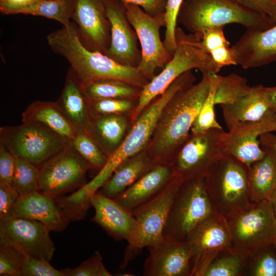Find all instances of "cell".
Here are the masks:
<instances>
[{
    "label": "cell",
    "instance_id": "681fc988",
    "mask_svg": "<svg viewBox=\"0 0 276 276\" xmlns=\"http://www.w3.org/2000/svg\"><path fill=\"white\" fill-rule=\"evenodd\" d=\"M259 140L261 147L272 150L276 158V134L266 132L260 135Z\"/></svg>",
    "mask_w": 276,
    "mask_h": 276
},
{
    "label": "cell",
    "instance_id": "4fadbf2b",
    "mask_svg": "<svg viewBox=\"0 0 276 276\" xmlns=\"http://www.w3.org/2000/svg\"><path fill=\"white\" fill-rule=\"evenodd\" d=\"M187 241L192 246L191 276H204L212 262L222 252L232 250L226 217L216 213L200 222Z\"/></svg>",
    "mask_w": 276,
    "mask_h": 276
},
{
    "label": "cell",
    "instance_id": "7402d4cb",
    "mask_svg": "<svg viewBox=\"0 0 276 276\" xmlns=\"http://www.w3.org/2000/svg\"><path fill=\"white\" fill-rule=\"evenodd\" d=\"M8 215L39 221L54 232L63 231L70 222L55 199L38 191L19 196Z\"/></svg>",
    "mask_w": 276,
    "mask_h": 276
},
{
    "label": "cell",
    "instance_id": "4316f807",
    "mask_svg": "<svg viewBox=\"0 0 276 276\" xmlns=\"http://www.w3.org/2000/svg\"><path fill=\"white\" fill-rule=\"evenodd\" d=\"M22 123H38L56 132L68 142L76 131L59 108L56 102L35 101L22 112Z\"/></svg>",
    "mask_w": 276,
    "mask_h": 276
},
{
    "label": "cell",
    "instance_id": "52a82bcc",
    "mask_svg": "<svg viewBox=\"0 0 276 276\" xmlns=\"http://www.w3.org/2000/svg\"><path fill=\"white\" fill-rule=\"evenodd\" d=\"M230 230L232 250L249 259L276 239V216L269 198L226 216Z\"/></svg>",
    "mask_w": 276,
    "mask_h": 276
},
{
    "label": "cell",
    "instance_id": "5bb4252c",
    "mask_svg": "<svg viewBox=\"0 0 276 276\" xmlns=\"http://www.w3.org/2000/svg\"><path fill=\"white\" fill-rule=\"evenodd\" d=\"M223 131L213 129L189 136L172 164L174 171L184 181L204 178L224 154L220 145Z\"/></svg>",
    "mask_w": 276,
    "mask_h": 276
},
{
    "label": "cell",
    "instance_id": "8992f818",
    "mask_svg": "<svg viewBox=\"0 0 276 276\" xmlns=\"http://www.w3.org/2000/svg\"><path fill=\"white\" fill-rule=\"evenodd\" d=\"M183 181V178L175 172L157 194L131 212L135 219V228L127 241L121 268H125L144 248L162 237L173 201Z\"/></svg>",
    "mask_w": 276,
    "mask_h": 276
},
{
    "label": "cell",
    "instance_id": "cb8c5ba5",
    "mask_svg": "<svg viewBox=\"0 0 276 276\" xmlns=\"http://www.w3.org/2000/svg\"><path fill=\"white\" fill-rule=\"evenodd\" d=\"M56 102L77 132L86 131L93 117L81 81L71 68L61 94Z\"/></svg>",
    "mask_w": 276,
    "mask_h": 276
},
{
    "label": "cell",
    "instance_id": "d590c367",
    "mask_svg": "<svg viewBox=\"0 0 276 276\" xmlns=\"http://www.w3.org/2000/svg\"><path fill=\"white\" fill-rule=\"evenodd\" d=\"M70 142L90 165L91 169L100 171L106 163L108 156L86 132H77Z\"/></svg>",
    "mask_w": 276,
    "mask_h": 276
},
{
    "label": "cell",
    "instance_id": "7c38bea8",
    "mask_svg": "<svg viewBox=\"0 0 276 276\" xmlns=\"http://www.w3.org/2000/svg\"><path fill=\"white\" fill-rule=\"evenodd\" d=\"M128 19L134 29L141 48L142 59L137 69L151 80L157 68H164L172 57L165 48L160 29L165 27V13L152 16L140 7L124 3Z\"/></svg>",
    "mask_w": 276,
    "mask_h": 276
},
{
    "label": "cell",
    "instance_id": "9a60e30c",
    "mask_svg": "<svg viewBox=\"0 0 276 276\" xmlns=\"http://www.w3.org/2000/svg\"><path fill=\"white\" fill-rule=\"evenodd\" d=\"M42 223L10 215L0 219V245L14 246L27 256L49 262L55 247Z\"/></svg>",
    "mask_w": 276,
    "mask_h": 276
},
{
    "label": "cell",
    "instance_id": "83f0119b",
    "mask_svg": "<svg viewBox=\"0 0 276 276\" xmlns=\"http://www.w3.org/2000/svg\"><path fill=\"white\" fill-rule=\"evenodd\" d=\"M126 127L127 122L121 114H107L93 118L85 132L108 157L122 142Z\"/></svg>",
    "mask_w": 276,
    "mask_h": 276
},
{
    "label": "cell",
    "instance_id": "30bf717a",
    "mask_svg": "<svg viewBox=\"0 0 276 276\" xmlns=\"http://www.w3.org/2000/svg\"><path fill=\"white\" fill-rule=\"evenodd\" d=\"M216 213L206 193L204 178L185 180L173 201L164 233L187 241L200 222Z\"/></svg>",
    "mask_w": 276,
    "mask_h": 276
},
{
    "label": "cell",
    "instance_id": "e0dca14e",
    "mask_svg": "<svg viewBox=\"0 0 276 276\" xmlns=\"http://www.w3.org/2000/svg\"><path fill=\"white\" fill-rule=\"evenodd\" d=\"M149 256L144 265L145 276H191L192 246L164 233L147 247Z\"/></svg>",
    "mask_w": 276,
    "mask_h": 276
},
{
    "label": "cell",
    "instance_id": "44dd1931",
    "mask_svg": "<svg viewBox=\"0 0 276 276\" xmlns=\"http://www.w3.org/2000/svg\"><path fill=\"white\" fill-rule=\"evenodd\" d=\"M95 213L92 221L116 240L127 242L133 233L136 221L132 213L116 200L104 196L99 190L90 199Z\"/></svg>",
    "mask_w": 276,
    "mask_h": 276
},
{
    "label": "cell",
    "instance_id": "f5cc1de1",
    "mask_svg": "<svg viewBox=\"0 0 276 276\" xmlns=\"http://www.w3.org/2000/svg\"><path fill=\"white\" fill-rule=\"evenodd\" d=\"M272 245H273L274 248L275 249V250L276 251V239H275L274 241L273 242V243L272 244Z\"/></svg>",
    "mask_w": 276,
    "mask_h": 276
},
{
    "label": "cell",
    "instance_id": "ab89813d",
    "mask_svg": "<svg viewBox=\"0 0 276 276\" xmlns=\"http://www.w3.org/2000/svg\"><path fill=\"white\" fill-rule=\"evenodd\" d=\"M183 0H167L165 12V34L163 40L164 45L173 56L176 48L175 31L177 27V17Z\"/></svg>",
    "mask_w": 276,
    "mask_h": 276
},
{
    "label": "cell",
    "instance_id": "ba28073f",
    "mask_svg": "<svg viewBox=\"0 0 276 276\" xmlns=\"http://www.w3.org/2000/svg\"><path fill=\"white\" fill-rule=\"evenodd\" d=\"M206 193L216 212L226 216L248 206L250 198L248 168L224 154L204 176Z\"/></svg>",
    "mask_w": 276,
    "mask_h": 276
},
{
    "label": "cell",
    "instance_id": "484cf974",
    "mask_svg": "<svg viewBox=\"0 0 276 276\" xmlns=\"http://www.w3.org/2000/svg\"><path fill=\"white\" fill-rule=\"evenodd\" d=\"M155 165L144 155L133 156L119 166L99 190L114 199Z\"/></svg>",
    "mask_w": 276,
    "mask_h": 276
},
{
    "label": "cell",
    "instance_id": "7bdbcfd3",
    "mask_svg": "<svg viewBox=\"0 0 276 276\" xmlns=\"http://www.w3.org/2000/svg\"><path fill=\"white\" fill-rule=\"evenodd\" d=\"M223 29L224 27L206 28L199 34L201 36L202 45L208 54L221 47L230 45Z\"/></svg>",
    "mask_w": 276,
    "mask_h": 276
},
{
    "label": "cell",
    "instance_id": "603a6c76",
    "mask_svg": "<svg viewBox=\"0 0 276 276\" xmlns=\"http://www.w3.org/2000/svg\"><path fill=\"white\" fill-rule=\"evenodd\" d=\"M174 173L171 165H156L114 199L131 212L157 194Z\"/></svg>",
    "mask_w": 276,
    "mask_h": 276
},
{
    "label": "cell",
    "instance_id": "ffe728a7",
    "mask_svg": "<svg viewBox=\"0 0 276 276\" xmlns=\"http://www.w3.org/2000/svg\"><path fill=\"white\" fill-rule=\"evenodd\" d=\"M236 65L244 69L276 61V23L265 30L247 29L231 47Z\"/></svg>",
    "mask_w": 276,
    "mask_h": 276
},
{
    "label": "cell",
    "instance_id": "bcb514c9",
    "mask_svg": "<svg viewBox=\"0 0 276 276\" xmlns=\"http://www.w3.org/2000/svg\"><path fill=\"white\" fill-rule=\"evenodd\" d=\"M19 195L12 185L0 183V219L8 215Z\"/></svg>",
    "mask_w": 276,
    "mask_h": 276
},
{
    "label": "cell",
    "instance_id": "d4e9b609",
    "mask_svg": "<svg viewBox=\"0 0 276 276\" xmlns=\"http://www.w3.org/2000/svg\"><path fill=\"white\" fill-rule=\"evenodd\" d=\"M264 87L262 85L250 87L237 101L221 105L228 130L240 123L259 121L272 111L265 97Z\"/></svg>",
    "mask_w": 276,
    "mask_h": 276
},
{
    "label": "cell",
    "instance_id": "f35d334b",
    "mask_svg": "<svg viewBox=\"0 0 276 276\" xmlns=\"http://www.w3.org/2000/svg\"><path fill=\"white\" fill-rule=\"evenodd\" d=\"M65 276H111L103 263L101 254L96 251L86 260L74 268L62 269Z\"/></svg>",
    "mask_w": 276,
    "mask_h": 276
},
{
    "label": "cell",
    "instance_id": "f907efd6",
    "mask_svg": "<svg viewBox=\"0 0 276 276\" xmlns=\"http://www.w3.org/2000/svg\"><path fill=\"white\" fill-rule=\"evenodd\" d=\"M264 90L270 109L276 112V86L264 87Z\"/></svg>",
    "mask_w": 276,
    "mask_h": 276
},
{
    "label": "cell",
    "instance_id": "3957f363",
    "mask_svg": "<svg viewBox=\"0 0 276 276\" xmlns=\"http://www.w3.org/2000/svg\"><path fill=\"white\" fill-rule=\"evenodd\" d=\"M195 79L191 71L183 74L142 113L125 139L108 157L104 166L91 180L82 187L81 191L85 195L91 197L103 186L119 166L143 148L154 132L166 104L179 90L192 85Z\"/></svg>",
    "mask_w": 276,
    "mask_h": 276
},
{
    "label": "cell",
    "instance_id": "6da1fadb",
    "mask_svg": "<svg viewBox=\"0 0 276 276\" xmlns=\"http://www.w3.org/2000/svg\"><path fill=\"white\" fill-rule=\"evenodd\" d=\"M211 74L202 73L200 81L179 90L164 108L153 140V162L171 165L172 154L189 137V131L210 89Z\"/></svg>",
    "mask_w": 276,
    "mask_h": 276
},
{
    "label": "cell",
    "instance_id": "7a4b0ae2",
    "mask_svg": "<svg viewBox=\"0 0 276 276\" xmlns=\"http://www.w3.org/2000/svg\"><path fill=\"white\" fill-rule=\"evenodd\" d=\"M47 41L55 53L69 62L82 82L113 79L141 88L149 82L137 68L120 64L104 54L87 50L80 41L74 22L50 33Z\"/></svg>",
    "mask_w": 276,
    "mask_h": 276
},
{
    "label": "cell",
    "instance_id": "836d02e7",
    "mask_svg": "<svg viewBox=\"0 0 276 276\" xmlns=\"http://www.w3.org/2000/svg\"><path fill=\"white\" fill-rule=\"evenodd\" d=\"M38 167L29 162L15 157L12 185L20 196L38 191Z\"/></svg>",
    "mask_w": 276,
    "mask_h": 276
},
{
    "label": "cell",
    "instance_id": "60d3db41",
    "mask_svg": "<svg viewBox=\"0 0 276 276\" xmlns=\"http://www.w3.org/2000/svg\"><path fill=\"white\" fill-rule=\"evenodd\" d=\"M269 246L260 249L252 256L255 258L250 268L251 275L276 276V255L268 248Z\"/></svg>",
    "mask_w": 276,
    "mask_h": 276
},
{
    "label": "cell",
    "instance_id": "11a10c76",
    "mask_svg": "<svg viewBox=\"0 0 276 276\" xmlns=\"http://www.w3.org/2000/svg\"><path fill=\"white\" fill-rule=\"evenodd\" d=\"M274 1H275V2H276V0H274Z\"/></svg>",
    "mask_w": 276,
    "mask_h": 276
},
{
    "label": "cell",
    "instance_id": "f1b7e54d",
    "mask_svg": "<svg viewBox=\"0 0 276 276\" xmlns=\"http://www.w3.org/2000/svg\"><path fill=\"white\" fill-rule=\"evenodd\" d=\"M262 148V147H261ZM266 151L264 157L248 168L249 193L252 202L269 198L276 187V158L273 151Z\"/></svg>",
    "mask_w": 276,
    "mask_h": 276
},
{
    "label": "cell",
    "instance_id": "d6986e66",
    "mask_svg": "<svg viewBox=\"0 0 276 276\" xmlns=\"http://www.w3.org/2000/svg\"><path fill=\"white\" fill-rule=\"evenodd\" d=\"M72 19L84 47L106 55L110 44L111 25L103 1L75 0Z\"/></svg>",
    "mask_w": 276,
    "mask_h": 276
},
{
    "label": "cell",
    "instance_id": "7dc6e473",
    "mask_svg": "<svg viewBox=\"0 0 276 276\" xmlns=\"http://www.w3.org/2000/svg\"><path fill=\"white\" fill-rule=\"evenodd\" d=\"M40 0H0V11L6 15L24 14Z\"/></svg>",
    "mask_w": 276,
    "mask_h": 276
},
{
    "label": "cell",
    "instance_id": "74e56055",
    "mask_svg": "<svg viewBox=\"0 0 276 276\" xmlns=\"http://www.w3.org/2000/svg\"><path fill=\"white\" fill-rule=\"evenodd\" d=\"M130 99L111 98L88 100L93 118L103 115L120 114L133 107Z\"/></svg>",
    "mask_w": 276,
    "mask_h": 276
},
{
    "label": "cell",
    "instance_id": "f546056e",
    "mask_svg": "<svg viewBox=\"0 0 276 276\" xmlns=\"http://www.w3.org/2000/svg\"><path fill=\"white\" fill-rule=\"evenodd\" d=\"M81 84L83 93L88 100L139 98L142 89L113 79L81 81Z\"/></svg>",
    "mask_w": 276,
    "mask_h": 276
},
{
    "label": "cell",
    "instance_id": "4dcf8cb0",
    "mask_svg": "<svg viewBox=\"0 0 276 276\" xmlns=\"http://www.w3.org/2000/svg\"><path fill=\"white\" fill-rule=\"evenodd\" d=\"M75 7V0H40L29 8L24 14L45 17L70 27Z\"/></svg>",
    "mask_w": 276,
    "mask_h": 276
},
{
    "label": "cell",
    "instance_id": "2e32d148",
    "mask_svg": "<svg viewBox=\"0 0 276 276\" xmlns=\"http://www.w3.org/2000/svg\"><path fill=\"white\" fill-rule=\"evenodd\" d=\"M275 130L276 112L273 111L259 121L239 123L228 132L222 131V150L224 154L235 157L248 168L266 154L259 143L260 135Z\"/></svg>",
    "mask_w": 276,
    "mask_h": 276
},
{
    "label": "cell",
    "instance_id": "f6af8a7d",
    "mask_svg": "<svg viewBox=\"0 0 276 276\" xmlns=\"http://www.w3.org/2000/svg\"><path fill=\"white\" fill-rule=\"evenodd\" d=\"M252 11L269 16L276 23V2L274 0H234Z\"/></svg>",
    "mask_w": 276,
    "mask_h": 276
},
{
    "label": "cell",
    "instance_id": "d6a6232c",
    "mask_svg": "<svg viewBox=\"0 0 276 276\" xmlns=\"http://www.w3.org/2000/svg\"><path fill=\"white\" fill-rule=\"evenodd\" d=\"M217 85V74H212L209 93L191 129L193 134H200L213 129H223L216 119L214 111V106L216 105L215 95Z\"/></svg>",
    "mask_w": 276,
    "mask_h": 276
},
{
    "label": "cell",
    "instance_id": "8d00e7d4",
    "mask_svg": "<svg viewBox=\"0 0 276 276\" xmlns=\"http://www.w3.org/2000/svg\"><path fill=\"white\" fill-rule=\"evenodd\" d=\"M28 257L14 246L0 245V275L22 276Z\"/></svg>",
    "mask_w": 276,
    "mask_h": 276
},
{
    "label": "cell",
    "instance_id": "5b68a950",
    "mask_svg": "<svg viewBox=\"0 0 276 276\" xmlns=\"http://www.w3.org/2000/svg\"><path fill=\"white\" fill-rule=\"evenodd\" d=\"M192 34L206 28L238 24L247 29L265 30L275 23L268 16L248 9L234 0H183L176 20Z\"/></svg>",
    "mask_w": 276,
    "mask_h": 276
},
{
    "label": "cell",
    "instance_id": "1f68e13d",
    "mask_svg": "<svg viewBox=\"0 0 276 276\" xmlns=\"http://www.w3.org/2000/svg\"><path fill=\"white\" fill-rule=\"evenodd\" d=\"M245 78L237 74L217 75V85L215 95V104H229L244 96L249 89Z\"/></svg>",
    "mask_w": 276,
    "mask_h": 276
},
{
    "label": "cell",
    "instance_id": "e575fe53",
    "mask_svg": "<svg viewBox=\"0 0 276 276\" xmlns=\"http://www.w3.org/2000/svg\"><path fill=\"white\" fill-rule=\"evenodd\" d=\"M248 259L226 251L222 252L211 264L204 276H238L245 269Z\"/></svg>",
    "mask_w": 276,
    "mask_h": 276
},
{
    "label": "cell",
    "instance_id": "db71d44e",
    "mask_svg": "<svg viewBox=\"0 0 276 276\" xmlns=\"http://www.w3.org/2000/svg\"><path fill=\"white\" fill-rule=\"evenodd\" d=\"M275 133H276V130H275Z\"/></svg>",
    "mask_w": 276,
    "mask_h": 276
},
{
    "label": "cell",
    "instance_id": "ee69618b",
    "mask_svg": "<svg viewBox=\"0 0 276 276\" xmlns=\"http://www.w3.org/2000/svg\"><path fill=\"white\" fill-rule=\"evenodd\" d=\"M15 170V157L0 143V183L12 185Z\"/></svg>",
    "mask_w": 276,
    "mask_h": 276
},
{
    "label": "cell",
    "instance_id": "9c48e42d",
    "mask_svg": "<svg viewBox=\"0 0 276 276\" xmlns=\"http://www.w3.org/2000/svg\"><path fill=\"white\" fill-rule=\"evenodd\" d=\"M70 142L38 123H22L0 128V143L15 157L38 167L63 149Z\"/></svg>",
    "mask_w": 276,
    "mask_h": 276
},
{
    "label": "cell",
    "instance_id": "b9f144b4",
    "mask_svg": "<svg viewBox=\"0 0 276 276\" xmlns=\"http://www.w3.org/2000/svg\"><path fill=\"white\" fill-rule=\"evenodd\" d=\"M22 276H65L61 270L53 267L50 262L43 259L28 257Z\"/></svg>",
    "mask_w": 276,
    "mask_h": 276
},
{
    "label": "cell",
    "instance_id": "277c9868",
    "mask_svg": "<svg viewBox=\"0 0 276 276\" xmlns=\"http://www.w3.org/2000/svg\"><path fill=\"white\" fill-rule=\"evenodd\" d=\"M175 38L176 48L172 58L163 71L142 88L133 114L134 118L139 116L155 98L161 95L183 74L193 69H198L202 74H217L220 71L210 55L203 49L200 34H187L177 27Z\"/></svg>",
    "mask_w": 276,
    "mask_h": 276
},
{
    "label": "cell",
    "instance_id": "c3c4849f",
    "mask_svg": "<svg viewBox=\"0 0 276 276\" xmlns=\"http://www.w3.org/2000/svg\"><path fill=\"white\" fill-rule=\"evenodd\" d=\"M124 3L139 6L150 16L165 13L167 0H120Z\"/></svg>",
    "mask_w": 276,
    "mask_h": 276
},
{
    "label": "cell",
    "instance_id": "816d5d0a",
    "mask_svg": "<svg viewBox=\"0 0 276 276\" xmlns=\"http://www.w3.org/2000/svg\"><path fill=\"white\" fill-rule=\"evenodd\" d=\"M269 198L271 202L273 209L276 216V187L272 191Z\"/></svg>",
    "mask_w": 276,
    "mask_h": 276
},
{
    "label": "cell",
    "instance_id": "ac0fdd59",
    "mask_svg": "<svg viewBox=\"0 0 276 276\" xmlns=\"http://www.w3.org/2000/svg\"><path fill=\"white\" fill-rule=\"evenodd\" d=\"M103 1L111 25L110 44L106 55L120 64L137 68L142 53L124 3L120 0Z\"/></svg>",
    "mask_w": 276,
    "mask_h": 276
},
{
    "label": "cell",
    "instance_id": "8fae6325",
    "mask_svg": "<svg viewBox=\"0 0 276 276\" xmlns=\"http://www.w3.org/2000/svg\"><path fill=\"white\" fill-rule=\"evenodd\" d=\"M38 167V191L54 199L84 186L86 174L91 169L70 142Z\"/></svg>",
    "mask_w": 276,
    "mask_h": 276
}]
</instances>
